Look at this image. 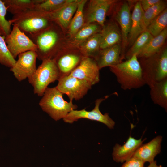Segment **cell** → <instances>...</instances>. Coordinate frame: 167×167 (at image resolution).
Instances as JSON below:
<instances>
[{
  "label": "cell",
  "instance_id": "6da1fadb",
  "mask_svg": "<svg viewBox=\"0 0 167 167\" xmlns=\"http://www.w3.org/2000/svg\"><path fill=\"white\" fill-rule=\"evenodd\" d=\"M29 38L36 45L37 58L41 61L53 59L63 47L65 40L62 30L54 22Z\"/></svg>",
  "mask_w": 167,
  "mask_h": 167
},
{
  "label": "cell",
  "instance_id": "7a4b0ae2",
  "mask_svg": "<svg viewBox=\"0 0 167 167\" xmlns=\"http://www.w3.org/2000/svg\"><path fill=\"white\" fill-rule=\"evenodd\" d=\"M109 68L123 90L138 89L145 84L141 65L135 54Z\"/></svg>",
  "mask_w": 167,
  "mask_h": 167
},
{
  "label": "cell",
  "instance_id": "3957f363",
  "mask_svg": "<svg viewBox=\"0 0 167 167\" xmlns=\"http://www.w3.org/2000/svg\"><path fill=\"white\" fill-rule=\"evenodd\" d=\"M29 37L50 26L53 23L49 13L34 8L13 15L10 19Z\"/></svg>",
  "mask_w": 167,
  "mask_h": 167
},
{
  "label": "cell",
  "instance_id": "277c9868",
  "mask_svg": "<svg viewBox=\"0 0 167 167\" xmlns=\"http://www.w3.org/2000/svg\"><path fill=\"white\" fill-rule=\"evenodd\" d=\"M63 95L56 87H48L39 103L43 110L56 121L63 118L78 107L72 101L68 102L65 100Z\"/></svg>",
  "mask_w": 167,
  "mask_h": 167
},
{
  "label": "cell",
  "instance_id": "5b68a950",
  "mask_svg": "<svg viewBox=\"0 0 167 167\" xmlns=\"http://www.w3.org/2000/svg\"><path fill=\"white\" fill-rule=\"evenodd\" d=\"M142 76L149 87L167 78V49L151 57L141 58Z\"/></svg>",
  "mask_w": 167,
  "mask_h": 167
},
{
  "label": "cell",
  "instance_id": "8992f818",
  "mask_svg": "<svg viewBox=\"0 0 167 167\" xmlns=\"http://www.w3.org/2000/svg\"><path fill=\"white\" fill-rule=\"evenodd\" d=\"M34 74L28 78L29 83L33 88L34 94L42 96L48 86L58 80L60 74L53 59L42 61Z\"/></svg>",
  "mask_w": 167,
  "mask_h": 167
},
{
  "label": "cell",
  "instance_id": "52a82bcc",
  "mask_svg": "<svg viewBox=\"0 0 167 167\" xmlns=\"http://www.w3.org/2000/svg\"><path fill=\"white\" fill-rule=\"evenodd\" d=\"M116 2L114 0H87L84 9V25L96 23L103 27L107 14Z\"/></svg>",
  "mask_w": 167,
  "mask_h": 167
},
{
  "label": "cell",
  "instance_id": "ba28073f",
  "mask_svg": "<svg viewBox=\"0 0 167 167\" xmlns=\"http://www.w3.org/2000/svg\"><path fill=\"white\" fill-rule=\"evenodd\" d=\"M109 96H106L104 98L97 99L95 101L94 108L91 111H87L85 109L79 110H72L63 118V120L66 123H72L80 119H87L101 122L109 128L113 129L115 122L110 117L108 113L103 114L99 109L101 103Z\"/></svg>",
  "mask_w": 167,
  "mask_h": 167
},
{
  "label": "cell",
  "instance_id": "9c48e42d",
  "mask_svg": "<svg viewBox=\"0 0 167 167\" xmlns=\"http://www.w3.org/2000/svg\"><path fill=\"white\" fill-rule=\"evenodd\" d=\"M56 88L68 97L70 101L82 98L92 86L87 81L70 75L60 77Z\"/></svg>",
  "mask_w": 167,
  "mask_h": 167
},
{
  "label": "cell",
  "instance_id": "30bf717a",
  "mask_svg": "<svg viewBox=\"0 0 167 167\" xmlns=\"http://www.w3.org/2000/svg\"><path fill=\"white\" fill-rule=\"evenodd\" d=\"M84 57L78 48L63 46L53 59L61 77L69 75L77 67Z\"/></svg>",
  "mask_w": 167,
  "mask_h": 167
},
{
  "label": "cell",
  "instance_id": "8fae6325",
  "mask_svg": "<svg viewBox=\"0 0 167 167\" xmlns=\"http://www.w3.org/2000/svg\"><path fill=\"white\" fill-rule=\"evenodd\" d=\"M5 37L8 49L14 59L19 54L29 51H36L37 47L32 40L15 25Z\"/></svg>",
  "mask_w": 167,
  "mask_h": 167
},
{
  "label": "cell",
  "instance_id": "7c38bea8",
  "mask_svg": "<svg viewBox=\"0 0 167 167\" xmlns=\"http://www.w3.org/2000/svg\"><path fill=\"white\" fill-rule=\"evenodd\" d=\"M18 56L17 60L10 71L18 81H21L29 78L36 71L37 55L35 51H29Z\"/></svg>",
  "mask_w": 167,
  "mask_h": 167
},
{
  "label": "cell",
  "instance_id": "4fadbf2b",
  "mask_svg": "<svg viewBox=\"0 0 167 167\" xmlns=\"http://www.w3.org/2000/svg\"><path fill=\"white\" fill-rule=\"evenodd\" d=\"M100 70L93 58L84 57L69 75L85 80L92 86L100 81Z\"/></svg>",
  "mask_w": 167,
  "mask_h": 167
},
{
  "label": "cell",
  "instance_id": "5bb4252c",
  "mask_svg": "<svg viewBox=\"0 0 167 167\" xmlns=\"http://www.w3.org/2000/svg\"><path fill=\"white\" fill-rule=\"evenodd\" d=\"M80 1L71 0L56 11L49 13L52 21L60 28L65 35Z\"/></svg>",
  "mask_w": 167,
  "mask_h": 167
},
{
  "label": "cell",
  "instance_id": "9a60e30c",
  "mask_svg": "<svg viewBox=\"0 0 167 167\" xmlns=\"http://www.w3.org/2000/svg\"><path fill=\"white\" fill-rule=\"evenodd\" d=\"M122 47L120 44L100 49L93 58L100 70L103 68L109 67L121 62Z\"/></svg>",
  "mask_w": 167,
  "mask_h": 167
},
{
  "label": "cell",
  "instance_id": "2e32d148",
  "mask_svg": "<svg viewBox=\"0 0 167 167\" xmlns=\"http://www.w3.org/2000/svg\"><path fill=\"white\" fill-rule=\"evenodd\" d=\"M129 4L125 2L121 5L115 17L121 28L122 38L121 54L123 59L125 57V50L127 45L128 37L131 26V14Z\"/></svg>",
  "mask_w": 167,
  "mask_h": 167
},
{
  "label": "cell",
  "instance_id": "e0dca14e",
  "mask_svg": "<svg viewBox=\"0 0 167 167\" xmlns=\"http://www.w3.org/2000/svg\"><path fill=\"white\" fill-rule=\"evenodd\" d=\"M143 141L141 138L137 139L130 136L123 145L116 144L113 148L112 153L114 161L117 162L122 163L129 159L133 156Z\"/></svg>",
  "mask_w": 167,
  "mask_h": 167
},
{
  "label": "cell",
  "instance_id": "ac0fdd59",
  "mask_svg": "<svg viewBox=\"0 0 167 167\" xmlns=\"http://www.w3.org/2000/svg\"><path fill=\"white\" fill-rule=\"evenodd\" d=\"M162 137L157 136L149 142L141 145L136 150L132 157L139 158L145 163L154 161L155 156L161 152Z\"/></svg>",
  "mask_w": 167,
  "mask_h": 167
},
{
  "label": "cell",
  "instance_id": "d6986e66",
  "mask_svg": "<svg viewBox=\"0 0 167 167\" xmlns=\"http://www.w3.org/2000/svg\"><path fill=\"white\" fill-rule=\"evenodd\" d=\"M102 28L96 23L84 25L72 37L65 40L63 46L77 48L91 36L100 32Z\"/></svg>",
  "mask_w": 167,
  "mask_h": 167
},
{
  "label": "cell",
  "instance_id": "ffe728a7",
  "mask_svg": "<svg viewBox=\"0 0 167 167\" xmlns=\"http://www.w3.org/2000/svg\"><path fill=\"white\" fill-rule=\"evenodd\" d=\"M101 49L120 44L122 41L121 32L113 21L105 23L100 32Z\"/></svg>",
  "mask_w": 167,
  "mask_h": 167
},
{
  "label": "cell",
  "instance_id": "44dd1931",
  "mask_svg": "<svg viewBox=\"0 0 167 167\" xmlns=\"http://www.w3.org/2000/svg\"><path fill=\"white\" fill-rule=\"evenodd\" d=\"M143 12L139 1L135 5L131 14V26L127 44L132 45L137 37L144 31L142 24Z\"/></svg>",
  "mask_w": 167,
  "mask_h": 167
},
{
  "label": "cell",
  "instance_id": "7402d4cb",
  "mask_svg": "<svg viewBox=\"0 0 167 167\" xmlns=\"http://www.w3.org/2000/svg\"><path fill=\"white\" fill-rule=\"evenodd\" d=\"M167 37V28L159 35L153 37L136 55L137 58L151 57L160 52Z\"/></svg>",
  "mask_w": 167,
  "mask_h": 167
},
{
  "label": "cell",
  "instance_id": "603a6c76",
  "mask_svg": "<svg viewBox=\"0 0 167 167\" xmlns=\"http://www.w3.org/2000/svg\"><path fill=\"white\" fill-rule=\"evenodd\" d=\"M151 98L154 104L167 110V78L149 87Z\"/></svg>",
  "mask_w": 167,
  "mask_h": 167
},
{
  "label": "cell",
  "instance_id": "cb8c5ba5",
  "mask_svg": "<svg viewBox=\"0 0 167 167\" xmlns=\"http://www.w3.org/2000/svg\"><path fill=\"white\" fill-rule=\"evenodd\" d=\"M87 0H80L76 11L70 24L65 36V40L74 35L84 25V9Z\"/></svg>",
  "mask_w": 167,
  "mask_h": 167
},
{
  "label": "cell",
  "instance_id": "d4e9b609",
  "mask_svg": "<svg viewBox=\"0 0 167 167\" xmlns=\"http://www.w3.org/2000/svg\"><path fill=\"white\" fill-rule=\"evenodd\" d=\"M100 32L89 38L77 48L85 57L94 58L100 50Z\"/></svg>",
  "mask_w": 167,
  "mask_h": 167
},
{
  "label": "cell",
  "instance_id": "484cf974",
  "mask_svg": "<svg viewBox=\"0 0 167 167\" xmlns=\"http://www.w3.org/2000/svg\"><path fill=\"white\" fill-rule=\"evenodd\" d=\"M7 11L13 15L34 8L42 0H2Z\"/></svg>",
  "mask_w": 167,
  "mask_h": 167
},
{
  "label": "cell",
  "instance_id": "4316f807",
  "mask_svg": "<svg viewBox=\"0 0 167 167\" xmlns=\"http://www.w3.org/2000/svg\"><path fill=\"white\" fill-rule=\"evenodd\" d=\"M167 9L166 8L150 22L145 30L155 37L167 28Z\"/></svg>",
  "mask_w": 167,
  "mask_h": 167
},
{
  "label": "cell",
  "instance_id": "83f0119b",
  "mask_svg": "<svg viewBox=\"0 0 167 167\" xmlns=\"http://www.w3.org/2000/svg\"><path fill=\"white\" fill-rule=\"evenodd\" d=\"M166 2L161 0L159 2L144 11L142 18L144 31L146 30L150 22L166 9Z\"/></svg>",
  "mask_w": 167,
  "mask_h": 167
},
{
  "label": "cell",
  "instance_id": "f1b7e54d",
  "mask_svg": "<svg viewBox=\"0 0 167 167\" xmlns=\"http://www.w3.org/2000/svg\"><path fill=\"white\" fill-rule=\"evenodd\" d=\"M153 37L147 31L142 32L135 40L131 48L125 55L127 59L133 55H136Z\"/></svg>",
  "mask_w": 167,
  "mask_h": 167
},
{
  "label": "cell",
  "instance_id": "f546056e",
  "mask_svg": "<svg viewBox=\"0 0 167 167\" xmlns=\"http://www.w3.org/2000/svg\"><path fill=\"white\" fill-rule=\"evenodd\" d=\"M71 0H42L34 8L47 13L56 11Z\"/></svg>",
  "mask_w": 167,
  "mask_h": 167
},
{
  "label": "cell",
  "instance_id": "4dcf8cb0",
  "mask_svg": "<svg viewBox=\"0 0 167 167\" xmlns=\"http://www.w3.org/2000/svg\"><path fill=\"white\" fill-rule=\"evenodd\" d=\"M5 39L0 34V64L10 68L14 65L16 60L10 53Z\"/></svg>",
  "mask_w": 167,
  "mask_h": 167
},
{
  "label": "cell",
  "instance_id": "1f68e13d",
  "mask_svg": "<svg viewBox=\"0 0 167 167\" xmlns=\"http://www.w3.org/2000/svg\"><path fill=\"white\" fill-rule=\"evenodd\" d=\"M7 11L4 3L0 0V34L5 38L10 33L12 29L11 23L6 18Z\"/></svg>",
  "mask_w": 167,
  "mask_h": 167
},
{
  "label": "cell",
  "instance_id": "d6a6232c",
  "mask_svg": "<svg viewBox=\"0 0 167 167\" xmlns=\"http://www.w3.org/2000/svg\"><path fill=\"white\" fill-rule=\"evenodd\" d=\"M144 163L140 159L132 157L126 161L121 167H144Z\"/></svg>",
  "mask_w": 167,
  "mask_h": 167
},
{
  "label": "cell",
  "instance_id": "836d02e7",
  "mask_svg": "<svg viewBox=\"0 0 167 167\" xmlns=\"http://www.w3.org/2000/svg\"><path fill=\"white\" fill-rule=\"evenodd\" d=\"M160 0H141L139 1L144 11L159 2Z\"/></svg>",
  "mask_w": 167,
  "mask_h": 167
},
{
  "label": "cell",
  "instance_id": "e575fe53",
  "mask_svg": "<svg viewBox=\"0 0 167 167\" xmlns=\"http://www.w3.org/2000/svg\"><path fill=\"white\" fill-rule=\"evenodd\" d=\"M147 167H162L161 165H158L156 164V161H154L150 163L149 165Z\"/></svg>",
  "mask_w": 167,
  "mask_h": 167
}]
</instances>
